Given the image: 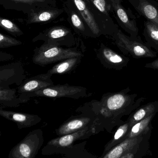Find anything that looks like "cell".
Segmentation results:
<instances>
[{
    "label": "cell",
    "mask_w": 158,
    "mask_h": 158,
    "mask_svg": "<svg viewBox=\"0 0 158 158\" xmlns=\"http://www.w3.org/2000/svg\"><path fill=\"white\" fill-rule=\"evenodd\" d=\"M86 144V141L79 143L75 144L61 153L60 155H64L62 158H98L87 150Z\"/></svg>",
    "instance_id": "obj_21"
},
{
    "label": "cell",
    "mask_w": 158,
    "mask_h": 158,
    "mask_svg": "<svg viewBox=\"0 0 158 158\" xmlns=\"http://www.w3.org/2000/svg\"><path fill=\"white\" fill-rule=\"evenodd\" d=\"M15 89H2L0 90V102L1 104L8 106H17L19 104L26 102L21 98H18Z\"/></svg>",
    "instance_id": "obj_25"
},
{
    "label": "cell",
    "mask_w": 158,
    "mask_h": 158,
    "mask_svg": "<svg viewBox=\"0 0 158 158\" xmlns=\"http://www.w3.org/2000/svg\"><path fill=\"white\" fill-rule=\"evenodd\" d=\"M113 39L120 51L135 59L155 58L157 56L156 52L147 44L144 43L141 39L128 37L119 30L113 34Z\"/></svg>",
    "instance_id": "obj_4"
},
{
    "label": "cell",
    "mask_w": 158,
    "mask_h": 158,
    "mask_svg": "<svg viewBox=\"0 0 158 158\" xmlns=\"http://www.w3.org/2000/svg\"><path fill=\"white\" fill-rule=\"evenodd\" d=\"M22 43L15 38L3 33H0V48H8L12 46L21 45Z\"/></svg>",
    "instance_id": "obj_29"
},
{
    "label": "cell",
    "mask_w": 158,
    "mask_h": 158,
    "mask_svg": "<svg viewBox=\"0 0 158 158\" xmlns=\"http://www.w3.org/2000/svg\"><path fill=\"white\" fill-rule=\"evenodd\" d=\"M63 9L57 7H37L27 15V24L50 23L61 15Z\"/></svg>",
    "instance_id": "obj_11"
},
{
    "label": "cell",
    "mask_w": 158,
    "mask_h": 158,
    "mask_svg": "<svg viewBox=\"0 0 158 158\" xmlns=\"http://www.w3.org/2000/svg\"><path fill=\"white\" fill-rule=\"evenodd\" d=\"M0 4L6 10L21 11L26 15L33 9L39 7L32 0H0Z\"/></svg>",
    "instance_id": "obj_19"
},
{
    "label": "cell",
    "mask_w": 158,
    "mask_h": 158,
    "mask_svg": "<svg viewBox=\"0 0 158 158\" xmlns=\"http://www.w3.org/2000/svg\"><path fill=\"white\" fill-rule=\"evenodd\" d=\"M82 53L76 48H63L53 44L44 42L35 48L32 60L38 65L45 66L72 57H82Z\"/></svg>",
    "instance_id": "obj_2"
},
{
    "label": "cell",
    "mask_w": 158,
    "mask_h": 158,
    "mask_svg": "<svg viewBox=\"0 0 158 158\" xmlns=\"http://www.w3.org/2000/svg\"><path fill=\"white\" fill-rule=\"evenodd\" d=\"M57 44L58 46H71L75 43V39L71 30L65 26H57L46 29L40 32L32 40Z\"/></svg>",
    "instance_id": "obj_7"
},
{
    "label": "cell",
    "mask_w": 158,
    "mask_h": 158,
    "mask_svg": "<svg viewBox=\"0 0 158 158\" xmlns=\"http://www.w3.org/2000/svg\"><path fill=\"white\" fill-rule=\"evenodd\" d=\"M0 115L6 119L15 123L19 130L34 126L41 121V118L38 115L2 110H0Z\"/></svg>",
    "instance_id": "obj_12"
},
{
    "label": "cell",
    "mask_w": 158,
    "mask_h": 158,
    "mask_svg": "<svg viewBox=\"0 0 158 158\" xmlns=\"http://www.w3.org/2000/svg\"><path fill=\"white\" fill-rule=\"evenodd\" d=\"M39 7H57L56 0H32Z\"/></svg>",
    "instance_id": "obj_30"
},
{
    "label": "cell",
    "mask_w": 158,
    "mask_h": 158,
    "mask_svg": "<svg viewBox=\"0 0 158 158\" xmlns=\"http://www.w3.org/2000/svg\"><path fill=\"white\" fill-rule=\"evenodd\" d=\"M44 142L41 129L30 132L10 150L8 158H35Z\"/></svg>",
    "instance_id": "obj_5"
},
{
    "label": "cell",
    "mask_w": 158,
    "mask_h": 158,
    "mask_svg": "<svg viewBox=\"0 0 158 158\" xmlns=\"http://www.w3.org/2000/svg\"><path fill=\"white\" fill-rule=\"evenodd\" d=\"M145 36L147 44L158 52V27L150 21L146 22Z\"/></svg>",
    "instance_id": "obj_26"
},
{
    "label": "cell",
    "mask_w": 158,
    "mask_h": 158,
    "mask_svg": "<svg viewBox=\"0 0 158 158\" xmlns=\"http://www.w3.org/2000/svg\"><path fill=\"white\" fill-rule=\"evenodd\" d=\"M144 67L146 68L158 70V58L152 61L151 63L146 64Z\"/></svg>",
    "instance_id": "obj_31"
},
{
    "label": "cell",
    "mask_w": 158,
    "mask_h": 158,
    "mask_svg": "<svg viewBox=\"0 0 158 158\" xmlns=\"http://www.w3.org/2000/svg\"><path fill=\"white\" fill-rule=\"evenodd\" d=\"M72 4L76 8L89 28L94 35L95 37H99L102 34L100 27L96 22L93 15L89 8L86 0H67Z\"/></svg>",
    "instance_id": "obj_13"
},
{
    "label": "cell",
    "mask_w": 158,
    "mask_h": 158,
    "mask_svg": "<svg viewBox=\"0 0 158 158\" xmlns=\"http://www.w3.org/2000/svg\"><path fill=\"white\" fill-rule=\"evenodd\" d=\"M110 2L117 15L120 19L124 28L130 34L132 39H136L138 35V29L136 24L130 19L127 13L121 3L120 0H108Z\"/></svg>",
    "instance_id": "obj_16"
},
{
    "label": "cell",
    "mask_w": 158,
    "mask_h": 158,
    "mask_svg": "<svg viewBox=\"0 0 158 158\" xmlns=\"http://www.w3.org/2000/svg\"><path fill=\"white\" fill-rule=\"evenodd\" d=\"M82 57H72L68 58L60 62L59 64L54 66L51 69L48 70L47 74L51 75L54 74H66L73 70L78 64L80 62Z\"/></svg>",
    "instance_id": "obj_24"
},
{
    "label": "cell",
    "mask_w": 158,
    "mask_h": 158,
    "mask_svg": "<svg viewBox=\"0 0 158 158\" xmlns=\"http://www.w3.org/2000/svg\"><path fill=\"white\" fill-rule=\"evenodd\" d=\"M158 112V100L149 102L135 110L132 112L127 119L132 127L134 124L146 118H148L154 113Z\"/></svg>",
    "instance_id": "obj_17"
},
{
    "label": "cell",
    "mask_w": 158,
    "mask_h": 158,
    "mask_svg": "<svg viewBox=\"0 0 158 158\" xmlns=\"http://www.w3.org/2000/svg\"><path fill=\"white\" fill-rule=\"evenodd\" d=\"M101 64L106 68L121 70L128 66L130 58L119 54L102 43L97 53Z\"/></svg>",
    "instance_id": "obj_8"
},
{
    "label": "cell",
    "mask_w": 158,
    "mask_h": 158,
    "mask_svg": "<svg viewBox=\"0 0 158 158\" xmlns=\"http://www.w3.org/2000/svg\"><path fill=\"white\" fill-rule=\"evenodd\" d=\"M156 114V113H154L148 118L134 124L131 128L129 133L127 135L126 139L134 138L152 132L153 129L152 121Z\"/></svg>",
    "instance_id": "obj_22"
},
{
    "label": "cell",
    "mask_w": 158,
    "mask_h": 158,
    "mask_svg": "<svg viewBox=\"0 0 158 158\" xmlns=\"http://www.w3.org/2000/svg\"><path fill=\"white\" fill-rule=\"evenodd\" d=\"M64 12L67 14V20L75 31L87 37H95L84 19L72 4L67 0H62Z\"/></svg>",
    "instance_id": "obj_10"
},
{
    "label": "cell",
    "mask_w": 158,
    "mask_h": 158,
    "mask_svg": "<svg viewBox=\"0 0 158 158\" xmlns=\"http://www.w3.org/2000/svg\"><path fill=\"white\" fill-rule=\"evenodd\" d=\"M151 133L148 134L141 143L120 158H144L150 152L149 140Z\"/></svg>",
    "instance_id": "obj_23"
},
{
    "label": "cell",
    "mask_w": 158,
    "mask_h": 158,
    "mask_svg": "<svg viewBox=\"0 0 158 158\" xmlns=\"http://www.w3.org/2000/svg\"><path fill=\"white\" fill-rule=\"evenodd\" d=\"M86 1L90 10L101 29L102 33H104L102 18L103 16L109 15L111 4L108 2V0H86Z\"/></svg>",
    "instance_id": "obj_18"
},
{
    "label": "cell",
    "mask_w": 158,
    "mask_h": 158,
    "mask_svg": "<svg viewBox=\"0 0 158 158\" xmlns=\"http://www.w3.org/2000/svg\"><path fill=\"white\" fill-rule=\"evenodd\" d=\"M52 75L41 74L26 80L19 87L18 93L21 94H30L45 87L54 85Z\"/></svg>",
    "instance_id": "obj_14"
},
{
    "label": "cell",
    "mask_w": 158,
    "mask_h": 158,
    "mask_svg": "<svg viewBox=\"0 0 158 158\" xmlns=\"http://www.w3.org/2000/svg\"><path fill=\"white\" fill-rule=\"evenodd\" d=\"M149 133H152V132L134 138L126 139L122 143L111 148L105 154L102 155L98 158H120L133 148L136 145L141 143L145 137Z\"/></svg>",
    "instance_id": "obj_15"
},
{
    "label": "cell",
    "mask_w": 158,
    "mask_h": 158,
    "mask_svg": "<svg viewBox=\"0 0 158 158\" xmlns=\"http://www.w3.org/2000/svg\"><path fill=\"white\" fill-rule=\"evenodd\" d=\"M0 27L13 36H20L23 35V31L15 23L2 17H0Z\"/></svg>",
    "instance_id": "obj_28"
},
{
    "label": "cell",
    "mask_w": 158,
    "mask_h": 158,
    "mask_svg": "<svg viewBox=\"0 0 158 158\" xmlns=\"http://www.w3.org/2000/svg\"><path fill=\"white\" fill-rule=\"evenodd\" d=\"M130 91L128 87L118 92L107 93L96 103V112L102 131L111 133L115 127L124 123L122 119L123 116L130 115L145 100L144 97L136 100L137 94H130Z\"/></svg>",
    "instance_id": "obj_1"
},
{
    "label": "cell",
    "mask_w": 158,
    "mask_h": 158,
    "mask_svg": "<svg viewBox=\"0 0 158 158\" xmlns=\"http://www.w3.org/2000/svg\"><path fill=\"white\" fill-rule=\"evenodd\" d=\"M131 127L130 123L127 121L124 122L123 124L118 126V128L113 134L112 138L105 145L102 155H105L111 148L126 140L127 135Z\"/></svg>",
    "instance_id": "obj_20"
},
{
    "label": "cell",
    "mask_w": 158,
    "mask_h": 158,
    "mask_svg": "<svg viewBox=\"0 0 158 158\" xmlns=\"http://www.w3.org/2000/svg\"><path fill=\"white\" fill-rule=\"evenodd\" d=\"M139 10L150 22L158 27V10L155 6L146 0H142L139 5Z\"/></svg>",
    "instance_id": "obj_27"
},
{
    "label": "cell",
    "mask_w": 158,
    "mask_h": 158,
    "mask_svg": "<svg viewBox=\"0 0 158 158\" xmlns=\"http://www.w3.org/2000/svg\"><path fill=\"white\" fill-rule=\"evenodd\" d=\"M86 92L87 89L85 87L70 85L66 84L65 85H52L30 94L23 95H27V96L25 98L26 100L27 98L34 96L44 97L50 98H68L79 99L87 96Z\"/></svg>",
    "instance_id": "obj_6"
},
{
    "label": "cell",
    "mask_w": 158,
    "mask_h": 158,
    "mask_svg": "<svg viewBox=\"0 0 158 158\" xmlns=\"http://www.w3.org/2000/svg\"><path fill=\"white\" fill-rule=\"evenodd\" d=\"M100 132L96 126H88L76 132L58 136L50 140L46 143L42 149L41 154L45 156L61 154L65 149L74 145L77 141L86 140Z\"/></svg>",
    "instance_id": "obj_3"
},
{
    "label": "cell",
    "mask_w": 158,
    "mask_h": 158,
    "mask_svg": "<svg viewBox=\"0 0 158 158\" xmlns=\"http://www.w3.org/2000/svg\"><path fill=\"white\" fill-rule=\"evenodd\" d=\"M97 126L100 131H102L98 124L96 113L91 117L82 116L70 119L61 124L56 129L55 132L58 136H62L76 132L88 126Z\"/></svg>",
    "instance_id": "obj_9"
}]
</instances>
